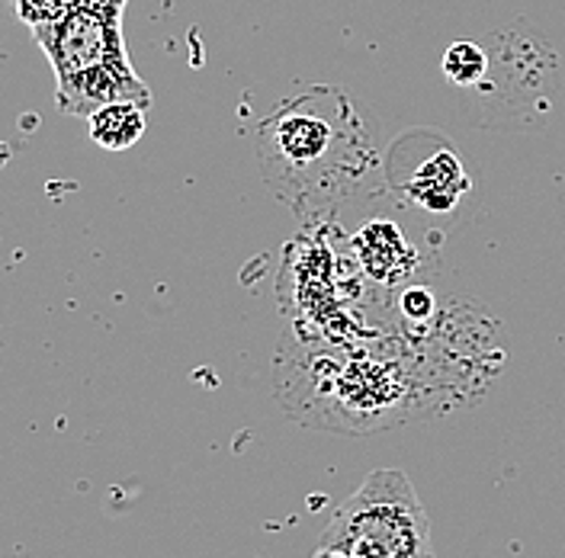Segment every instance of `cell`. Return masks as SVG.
Masks as SVG:
<instances>
[{"mask_svg": "<svg viewBox=\"0 0 565 558\" xmlns=\"http://www.w3.org/2000/svg\"><path fill=\"white\" fill-rule=\"evenodd\" d=\"M129 0H13L55 74V104L65 116H90L116 100L151 106L122 39Z\"/></svg>", "mask_w": 565, "mask_h": 558, "instance_id": "3957f363", "label": "cell"}, {"mask_svg": "<svg viewBox=\"0 0 565 558\" xmlns=\"http://www.w3.org/2000/svg\"><path fill=\"white\" fill-rule=\"evenodd\" d=\"M351 260L386 289H402L422 273V254L408 245L398 222L373 218L351 238Z\"/></svg>", "mask_w": 565, "mask_h": 558, "instance_id": "8992f818", "label": "cell"}, {"mask_svg": "<svg viewBox=\"0 0 565 558\" xmlns=\"http://www.w3.org/2000/svg\"><path fill=\"white\" fill-rule=\"evenodd\" d=\"M444 74L450 84H457L462 90H472L482 84V77L489 74V55L486 49H479L476 42H454L444 52Z\"/></svg>", "mask_w": 565, "mask_h": 558, "instance_id": "ba28073f", "label": "cell"}, {"mask_svg": "<svg viewBox=\"0 0 565 558\" xmlns=\"http://www.w3.org/2000/svg\"><path fill=\"white\" fill-rule=\"evenodd\" d=\"M427 360L386 353H296V363H280L282 405L289 415L328 430L370 433L408 423L430 401L450 391L434 376H424Z\"/></svg>", "mask_w": 565, "mask_h": 558, "instance_id": "7a4b0ae2", "label": "cell"}, {"mask_svg": "<svg viewBox=\"0 0 565 558\" xmlns=\"http://www.w3.org/2000/svg\"><path fill=\"white\" fill-rule=\"evenodd\" d=\"M316 558H434L430 526L398 469L373 472L321 533Z\"/></svg>", "mask_w": 565, "mask_h": 558, "instance_id": "277c9868", "label": "cell"}, {"mask_svg": "<svg viewBox=\"0 0 565 558\" xmlns=\"http://www.w3.org/2000/svg\"><path fill=\"white\" fill-rule=\"evenodd\" d=\"M418 148L422 154H412L408 148L402 151V144L395 148L402 151V161H392L405 164V171L398 176L392 174V183L412 206L427 215H454L459 203L472 193V176L466 174L459 151L440 141V136L418 139Z\"/></svg>", "mask_w": 565, "mask_h": 558, "instance_id": "5b68a950", "label": "cell"}, {"mask_svg": "<svg viewBox=\"0 0 565 558\" xmlns=\"http://www.w3.org/2000/svg\"><path fill=\"white\" fill-rule=\"evenodd\" d=\"M267 186L296 215L338 210L380 174L376 126L334 87H316L274 109L257 129Z\"/></svg>", "mask_w": 565, "mask_h": 558, "instance_id": "6da1fadb", "label": "cell"}, {"mask_svg": "<svg viewBox=\"0 0 565 558\" xmlns=\"http://www.w3.org/2000/svg\"><path fill=\"white\" fill-rule=\"evenodd\" d=\"M145 109L148 106L136 100H116L104 104L87 116L90 126V139L97 141L106 151H126L145 136Z\"/></svg>", "mask_w": 565, "mask_h": 558, "instance_id": "52a82bcc", "label": "cell"}]
</instances>
